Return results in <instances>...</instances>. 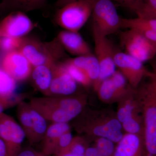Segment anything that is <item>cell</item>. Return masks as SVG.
I'll return each mask as SVG.
<instances>
[{"label":"cell","instance_id":"obj_31","mask_svg":"<svg viewBox=\"0 0 156 156\" xmlns=\"http://www.w3.org/2000/svg\"><path fill=\"white\" fill-rule=\"evenodd\" d=\"M73 138V136L72 134L71 131H67L62 134L56 143L53 155L60 153L66 149L69 146Z\"/></svg>","mask_w":156,"mask_h":156},{"label":"cell","instance_id":"obj_22","mask_svg":"<svg viewBox=\"0 0 156 156\" xmlns=\"http://www.w3.org/2000/svg\"><path fill=\"white\" fill-rule=\"evenodd\" d=\"M69 62L83 69L86 72L91 79L92 87L98 80L100 73V67L97 58L92 54L77 56L74 58L68 59Z\"/></svg>","mask_w":156,"mask_h":156},{"label":"cell","instance_id":"obj_27","mask_svg":"<svg viewBox=\"0 0 156 156\" xmlns=\"http://www.w3.org/2000/svg\"><path fill=\"white\" fill-rule=\"evenodd\" d=\"M94 145L98 149L101 156H114L115 143L107 138L99 137L94 140Z\"/></svg>","mask_w":156,"mask_h":156},{"label":"cell","instance_id":"obj_4","mask_svg":"<svg viewBox=\"0 0 156 156\" xmlns=\"http://www.w3.org/2000/svg\"><path fill=\"white\" fill-rule=\"evenodd\" d=\"M20 51L33 67L58 62L65 56L64 48L57 37L52 41L43 42L34 37H23Z\"/></svg>","mask_w":156,"mask_h":156},{"label":"cell","instance_id":"obj_17","mask_svg":"<svg viewBox=\"0 0 156 156\" xmlns=\"http://www.w3.org/2000/svg\"><path fill=\"white\" fill-rule=\"evenodd\" d=\"M48 0H2L0 16L3 18L14 12L26 13L36 10H44L48 7Z\"/></svg>","mask_w":156,"mask_h":156},{"label":"cell","instance_id":"obj_34","mask_svg":"<svg viewBox=\"0 0 156 156\" xmlns=\"http://www.w3.org/2000/svg\"><path fill=\"white\" fill-rule=\"evenodd\" d=\"M53 156H86L85 154H81L76 153L70 151L65 150L62 151V152H60V153L57 154L56 155H54Z\"/></svg>","mask_w":156,"mask_h":156},{"label":"cell","instance_id":"obj_2","mask_svg":"<svg viewBox=\"0 0 156 156\" xmlns=\"http://www.w3.org/2000/svg\"><path fill=\"white\" fill-rule=\"evenodd\" d=\"M30 103L48 121L52 123H69L87 106L86 94L64 97H34Z\"/></svg>","mask_w":156,"mask_h":156},{"label":"cell","instance_id":"obj_14","mask_svg":"<svg viewBox=\"0 0 156 156\" xmlns=\"http://www.w3.org/2000/svg\"><path fill=\"white\" fill-rule=\"evenodd\" d=\"M34 25L26 13L12 12L0 21V36L22 38L33 29Z\"/></svg>","mask_w":156,"mask_h":156},{"label":"cell","instance_id":"obj_37","mask_svg":"<svg viewBox=\"0 0 156 156\" xmlns=\"http://www.w3.org/2000/svg\"><path fill=\"white\" fill-rule=\"evenodd\" d=\"M113 2H117V3L120 4L121 5L125 7L127 4H129L134 0H111Z\"/></svg>","mask_w":156,"mask_h":156},{"label":"cell","instance_id":"obj_6","mask_svg":"<svg viewBox=\"0 0 156 156\" xmlns=\"http://www.w3.org/2000/svg\"><path fill=\"white\" fill-rule=\"evenodd\" d=\"M17 115L26 137L30 144L41 142L48 128V121L30 102L24 101L17 105Z\"/></svg>","mask_w":156,"mask_h":156},{"label":"cell","instance_id":"obj_19","mask_svg":"<svg viewBox=\"0 0 156 156\" xmlns=\"http://www.w3.org/2000/svg\"><path fill=\"white\" fill-rule=\"evenodd\" d=\"M114 156H144L142 135L126 133L117 144Z\"/></svg>","mask_w":156,"mask_h":156},{"label":"cell","instance_id":"obj_30","mask_svg":"<svg viewBox=\"0 0 156 156\" xmlns=\"http://www.w3.org/2000/svg\"><path fill=\"white\" fill-rule=\"evenodd\" d=\"M121 22L142 26L156 33V19H147L138 17L128 19L121 18Z\"/></svg>","mask_w":156,"mask_h":156},{"label":"cell","instance_id":"obj_24","mask_svg":"<svg viewBox=\"0 0 156 156\" xmlns=\"http://www.w3.org/2000/svg\"><path fill=\"white\" fill-rule=\"evenodd\" d=\"M63 63L70 75L78 84L86 88L92 86V80L84 69L72 64L68 60Z\"/></svg>","mask_w":156,"mask_h":156},{"label":"cell","instance_id":"obj_12","mask_svg":"<svg viewBox=\"0 0 156 156\" xmlns=\"http://www.w3.org/2000/svg\"><path fill=\"white\" fill-rule=\"evenodd\" d=\"M132 88L122 73L116 71L111 77L101 83L96 92L101 101L112 104L118 102Z\"/></svg>","mask_w":156,"mask_h":156},{"label":"cell","instance_id":"obj_20","mask_svg":"<svg viewBox=\"0 0 156 156\" xmlns=\"http://www.w3.org/2000/svg\"><path fill=\"white\" fill-rule=\"evenodd\" d=\"M71 131L69 123H52L48 126L42 142L41 151L46 156L53 155L55 147L62 134Z\"/></svg>","mask_w":156,"mask_h":156},{"label":"cell","instance_id":"obj_26","mask_svg":"<svg viewBox=\"0 0 156 156\" xmlns=\"http://www.w3.org/2000/svg\"><path fill=\"white\" fill-rule=\"evenodd\" d=\"M123 131L126 133L143 135V120L142 115L131 118L122 124Z\"/></svg>","mask_w":156,"mask_h":156},{"label":"cell","instance_id":"obj_15","mask_svg":"<svg viewBox=\"0 0 156 156\" xmlns=\"http://www.w3.org/2000/svg\"><path fill=\"white\" fill-rule=\"evenodd\" d=\"M1 66L16 82L28 79L33 68L28 59L19 50L6 53L2 59Z\"/></svg>","mask_w":156,"mask_h":156},{"label":"cell","instance_id":"obj_1","mask_svg":"<svg viewBox=\"0 0 156 156\" xmlns=\"http://www.w3.org/2000/svg\"><path fill=\"white\" fill-rule=\"evenodd\" d=\"M73 121L75 131L89 142L102 137L117 144L124 135L116 113L111 108L92 109L87 106Z\"/></svg>","mask_w":156,"mask_h":156},{"label":"cell","instance_id":"obj_13","mask_svg":"<svg viewBox=\"0 0 156 156\" xmlns=\"http://www.w3.org/2000/svg\"><path fill=\"white\" fill-rule=\"evenodd\" d=\"M78 84L68 72L63 62H57L53 66L52 82L46 96L74 95L77 91Z\"/></svg>","mask_w":156,"mask_h":156},{"label":"cell","instance_id":"obj_32","mask_svg":"<svg viewBox=\"0 0 156 156\" xmlns=\"http://www.w3.org/2000/svg\"><path fill=\"white\" fill-rule=\"evenodd\" d=\"M16 156H46L42 151H38L32 148L22 149Z\"/></svg>","mask_w":156,"mask_h":156},{"label":"cell","instance_id":"obj_28","mask_svg":"<svg viewBox=\"0 0 156 156\" xmlns=\"http://www.w3.org/2000/svg\"><path fill=\"white\" fill-rule=\"evenodd\" d=\"M22 38L11 37H1L0 48L7 53L18 50L22 44Z\"/></svg>","mask_w":156,"mask_h":156},{"label":"cell","instance_id":"obj_23","mask_svg":"<svg viewBox=\"0 0 156 156\" xmlns=\"http://www.w3.org/2000/svg\"><path fill=\"white\" fill-rule=\"evenodd\" d=\"M125 7L134 11L139 18L156 19V0H134Z\"/></svg>","mask_w":156,"mask_h":156},{"label":"cell","instance_id":"obj_36","mask_svg":"<svg viewBox=\"0 0 156 156\" xmlns=\"http://www.w3.org/2000/svg\"><path fill=\"white\" fill-rule=\"evenodd\" d=\"M76 1H78V0H56L55 3V6L57 9H58L68 3Z\"/></svg>","mask_w":156,"mask_h":156},{"label":"cell","instance_id":"obj_38","mask_svg":"<svg viewBox=\"0 0 156 156\" xmlns=\"http://www.w3.org/2000/svg\"><path fill=\"white\" fill-rule=\"evenodd\" d=\"M1 36H0V39H1Z\"/></svg>","mask_w":156,"mask_h":156},{"label":"cell","instance_id":"obj_29","mask_svg":"<svg viewBox=\"0 0 156 156\" xmlns=\"http://www.w3.org/2000/svg\"><path fill=\"white\" fill-rule=\"evenodd\" d=\"M26 97L24 94H15L10 97H0V115L7 109L18 105Z\"/></svg>","mask_w":156,"mask_h":156},{"label":"cell","instance_id":"obj_18","mask_svg":"<svg viewBox=\"0 0 156 156\" xmlns=\"http://www.w3.org/2000/svg\"><path fill=\"white\" fill-rule=\"evenodd\" d=\"M116 115L122 124L126 120L142 115L136 95V89L132 88L119 101Z\"/></svg>","mask_w":156,"mask_h":156},{"label":"cell","instance_id":"obj_16","mask_svg":"<svg viewBox=\"0 0 156 156\" xmlns=\"http://www.w3.org/2000/svg\"><path fill=\"white\" fill-rule=\"evenodd\" d=\"M57 38L63 48L73 55L79 56L92 54L89 45L78 32L62 31Z\"/></svg>","mask_w":156,"mask_h":156},{"label":"cell","instance_id":"obj_3","mask_svg":"<svg viewBox=\"0 0 156 156\" xmlns=\"http://www.w3.org/2000/svg\"><path fill=\"white\" fill-rule=\"evenodd\" d=\"M136 89L143 120L144 156H156V82L152 78Z\"/></svg>","mask_w":156,"mask_h":156},{"label":"cell","instance_id":"obj_11","mask_svg":"<svg viewBox=\"0 0 156 156\" xmlns=\"http://www.w3.org/2000/svg\"><path fill=\"white\" fill-rule=\"evenodd\" d=\"M0 137L5 144L8 156H16L22 150L26 135L14 118L3 113L0 115Z\"/></svg>","mask_w":156,"mask_h":156},{"label":"cell","instance_id":"obj_35","mask_svg":"<svg viewBox=\"0 0 156 156\" xmlns=\"http://www.w3.org/2000/svg\"><path fill=\"white\" fill-rule=\"evenodd\" d=\"M0 156H8L7 148L2 140L0 137Z\"/></svg>","mask_w":156,"mask_h":156},{"label":"cell","instance_id":"obj_21","mask_svg":"<svg viewBox=\"0 0 156 156\" xmlns=\"http://www.w3.org/2000/svg\"><path fill=\"white\" fill-rule=\"evenodd\" d=\"M56 63L42 65L33 68L30 76L34 87L45 96L50 89L53 78V67Z\"/></svg>","mask_w":156,"mask_h":156},{"label":"cell","instance_id":"obj_25","mask_svg":"<svg viewBox=\"0 0 156 156\" xmlns=\"http://www.w3.org/2000/svg\"><path fill=\"white\" fill-rule=\"evenodd\" d=\"M17 82L0 68V97H10L15 95Z\"/></svg>","mask_w":156,"mask_h":156},{"label":"cell","instance_id":"obj_10","mask_svg":"<svg viewBox=\"0 0 156 156\" xmlns=\"http://www.w3.org/2000/svg\"><path fill=\"white\" fill-rule=\"evenodd\" d=\"M114 58L116 66L134 89L138 88L144 78H150L152 74V72L147 69L143 62L128 53L116 50Z\"/></svg>","mask_w":156,"mask_h":156},{"label":"cell","instance_id":"obj_8","mask_svg":"<svg viewBox=\"0 0 156 156\" xmlns=\"http://www.w3.org/2000/svg\"><path fill=\"white\" fill-rule=\"evenodd\" d=\"M120 43L126 53L142 62L153 59L156 55V42L138 31L128 29L120 34Z\"/></svg>","mask_w":156,"mask_h":156},{"label":"cell","instance_id":"obj_7","mask_svg":"<svg viewBox=\"0 0 156 156\" xmlns=\"http://www.w3.org/2000/svg\"><path fill=\"white\" fill-rule=\"evenodd\" d=\"M92 33L95 44V56L100 67L98 80L93 87L94 91L96 92L101 83L111 77L115 72L116 66L114 57L116 50L107 37L101 33L93 25Z\"/></svg>","mask_w":156,"mask_h":156},{"label":"cell","instance_id":"obj_9","mask_svg":"<svg viewBox=\"0 0 156 156\" xmlns=\"http://www.w3.org/2000/svg\"><path fill=\"white\" fill-rule=\"evenodd\" d=\"M91 16L93 25L105 36L115 33L121 28V17L111 0H96Z\"/></svg>","mask_w":156,"mask_h":156},{"label":"cell","instance_id":"obj_5","mask_svg":"<svg viewBox=\"0 0 156 156\" xmlns=\"http://www.w3.org/2000/svg\"><path fill=\"white\" fill-rule=\"evenodd\" d=\"M96 0H78L57 9L54 20L66 30L78 32L92 15Z\"/></svg>","mask_w":156,"mask_h":156},{"label":"cell","instance_id":"obj_33","mask_svg":"<svg viewBox=\"0 0 156 156\" xmlns=\"http://www.w3.org/2000/svg\"><path fill=\"white\" fill-rule=\"evenodd\" d=\"M86 156H101L100 151L95 145H89L85 153Z\"/></svg>","mask_w":156,"mask_h":156}]
</instances>
